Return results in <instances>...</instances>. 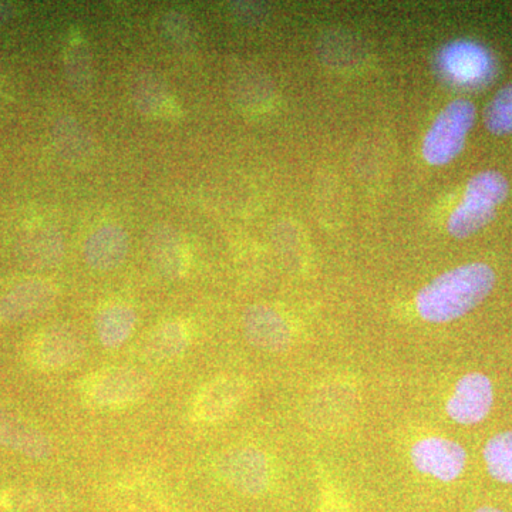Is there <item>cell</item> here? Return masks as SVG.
Listing matches in <instances>:
<instances>
[{
  "mask_svg": "<svg viewBox=\"0 0 512 512\" xmlns=\"http://www.w3.org/2000/svg\"><path fill=\"white\" fill-rule=\"evenodd\" d=\"M494 285L495 272L490 265L474 262L458 266L420 289L416 296L417 313L434 325L453 322L477 308Z\"/></svg>",
  "mask_w": 512,
  "mask_h": 512,
  "instance_id": "1",
  "label": "cell"
},
{
  "mask_svg": "<svg viewBox=\"0 0 512 512\" xmlns=\"http://www.w3.org/2000/svg\"><path fill=\"white\" fill-rule=\"evenodd\" d=\"M510 185L498 171H484L468 181L463 201L450 215L448 234L463 239L476 234L495 217V208L508 197Z\"/></svg>",
  "mask_w": 512,
  "mask_h": 512,
  "instance_id": "2",
  "label": "cell"
},
{
  "mask_svg": "<svg viewBox=\"0 0 512 512\" xmlns=\"http://www.w3.org/2000/svg\"><path fill=\"white\" fill-rule=\"evenodd\" d=\"M153 389V379L137 367H109L87 377L82 394L87 403L97 407H126L146 399Z\"/></svg>",
  "mask_w": 512,
  "mask_h": 512,
  "instance_id": "3",
  "label": "cell"
},
{
  "mask_svg": "<svg viewBox=\"0 0 512 512\" xmlns=\"http://www.w3.org/2000/svg\"><path fill=\"white\" fill-rule=\"evenodd\" d=\"M474 120L476 107L471 101H451L424 137V160L431 165L451 163L466 146L468 131L473 127Z\"/></svg>",
  "mask_w": 512,
  "mask_h": 512,
  "instance_id": "4",
  "label": "cell"
},
{
  "mask_svg": "<svg viewBox=\"0 0 512 512\" xmlns=\"http://www.w3.org/2000/svg\"><path fill=\"white\" fill-rule=\"evenodd\" d=\"M436 69L447 83L480 87L493 79L495 63L485 47L471 40H456L440 50Z\"/></svg>",
  "mask_w": 512,
  "mask_h": 512,
  "instance_id": "5",
  "label": "cell"
},
{
  "mask_svg": "<svg viewBox=\"0 0 512 512\" xmlns=\"http://www.w3.org/2000/svg\"><path fill=\"white\" fill-rule=\"evenodd\" d=\"M86 350L83 336L72 326L55 325L43 329L30 340L26 357L36 369L57 370L76 363Z\"/></svg>",
  "mask_w": 512,
  "mask_h": 512,
  "instance_id": "6",
  "label": "cell"
},
{
  "mask_svg": "<svg viewBox=\"0 0 512 512\" xmlns=\"http://www.w3.org/2000/svg\"><path fill=\"white\" fill-rule=\"evenodd\" d=\"M410 461L423 476L440 483H451L467 466V451L457 441L446 437H426L410 448Z\"/></svg>",
  "mask_w": 512,
  "mask_h": 512,
  "instance_id": "7",
  "label": "cell"
},
{
  "mask_svg": "<svg viewBox=\"0 0 512 512\" xmlns=\"http://www.w3.org/2000/svg\"><path fill=\"white\" fill-rule=\"evenodd\" d=\"M494 387L483 373H467L454 386L448 397L446 413L454 423L474 426L487 419L493 410Z\"/></svg>",
  "mask_w": 512,
  "mask_h": 512,
  "instance_id": "8",
  "label": "cell"
},
{
  "mask_svg": "<svg viewBox=\"0 0 512 512\" xmlns=\"http://www.w3.org/2000/svg\"><path fill=\"white\" fill-rule=\"evenodd\" d=\"M57 299L56 286L43 279H30L13 286L0 298V320L25 322L49 311Z\"/></svg>",
  "mask_w": 512,
  "mask_h": 512,
  "instance_id": "9",
  "label": "cell"
},
{
  "mask_svg": "<svg viewBox=\"0 0 512 512\" xmlns=\"http://www.w3.org/2000/svg\"><path fill=\"white\" fill-rule=\"evenodd\" d=\"M221 473L232 487L245 494H261L268 487V461L261 451L241 448L221 461Z\"/></svg>",
  "mask_w": 512,
  "mask_h": 512,
  "instance_id": "10",
  "label": "cell"
},
{
  "mask_svg": "<svg viewBox=\"0 0 512 512\" xmlns=\"http://www.w3.org/2000/svg\"><path fill=\"white\" fill-rule=\"evenodd\" d=\"M130 239L126 229L107 224L97 228L84 242V261L96 271H111L126 261Z\"/></svg>",
  "mask_w": 512,
  "mask_h": 512,
  "instance_id": "11",
  "label": "cell"
},
{
  "mask_svg": "<svg viewBox=\"0 0 512 512\" xmlns=\"http://www.w3.org/2000/svg\"><path fill=\"white\" fill-rule=\"evenodd\" d=\"M147 254L165 278L178 279L188 268L187 254L180 234L170 225L158 224L148 231Z\"/></svg>",
  "mask_w": 512,
  "mask_h": 512,
  "instance_id": "12",
  "label": "cell"
},
{
  "mask_svg": "<svg viewBox=\"0 0 512 512\" xmlns=\"http://www.w3.org/2000/svg\"><path fill=\"white\" fill-rule=\"evenodd\" d=\"M244 394L239 380L218 379L207 384L192 402L191 416L198 423H215L234 410Z\"/></svg>",
  "mask_w": 512,
  "mask_h": 512,
  "instance_id": "13",
  "label": "cell"
},
{
  "mask_svg": "<svg viewBox=\"0 0 512 512\" xmlns=\"http://www.w3.org/2000/svg\"><path fill=\"white\" fill-rule=\"evenodd\" d=\"M0 446L33 460H46L53 451L52 443L42 431L3 409H0Z\"/></svg>",
  "mask_w": 512,
  "mask_h": 512,
  "instance_id": "14",
  "label": "cell"
},
{
  "mask_svg": "<svg viewBox=\"0 0 512 512\" xmlns=\"http://www.w3.org/2000/svg\"><path fill=\"white\" fill-rule=\"evenodd\" d=\"M18 254L23 264L32 269L55 268L64 256L62 232L50 225L30 229L20 238Z\"/></svg>",
  "mask_w": 512,
  "mask_h": 512,
  "instance_id": "15",
  "label": "cell"
},
{
  "mask_svg": "<svg viewBox=\"0 0 512 512\" xmlns=\"http://www.w3.org/2000/svg\"><path fill=\"white\" fill-rule=\"evenodd\" d=\"M249 342L264 350H284L291 342L285 320L268 306H252L244 316Z\"/></svg>",
  "mask_w": 512,
  "mask_h": 512,
  "instance_id": "16",
  "label": "cell"
},
{
  "mask_svg": "<svg viewBox=\"0 0 512 512\" xmlns=\"http://www.w3.org/2000/svg\"><path fill=\"white\" fill-rule=\"evenodd\" d=\"M137 315L124 303H113L101 309L96 319V332L104 348L117 349L130 339L136 328Z\"/></svg>",
  "mask_w": 512,
  "mask_h": 512,
  "instance_id": "17",
  "label": "cell"
},
{
  "mask_svg": "<svg viewBox=\"0 0 512 512\" xmlns=\"http://www.w3.org/2000/svg\"><path fill=\"white\" fill-rule=\"evenodd\" d=\"M57 151L70 163H86L94 154L93 138L80 121L62 117L53 127Z\"/></svg>",
  "mask_w": 512,
  "mask_h": 512,
  "instance_id": "18",
  "label": "cell"
},
{
  "mask_svg": "<svg viewBox=\"0 0 512 512\" xmlns=\"http://www.w3.org/2000/svg\"><path fill=\"white\" fill-rule=\"evenodd\" d=\"M191 342L192 335L188 326L181 320H170L148 336L144 352L150 359L163 362L180 356L190 348Z\"/></svg>",
  "mask_w": 512,
  "mask_h": 512,
  "instance_id": "19",
  "label": "cell"
},
{
  "mask_svg": "<svg viewBox=\"0 0 512 512\" xmlns=\"http://www.w3.org/2000/svg\"><path fill=\"white\" fill-rule=\"evenodd\" d=\"M131 96L141 114L158 117L167 104V90L160 77L150 70H138L131 76Z\"/></svg>",
  "mask_w": 512,
  "mask_h": 512,
  "instance_id": "20",
  "label": "cell"
},
{
  "mask_svg": "<svg viewBox=\"0 0 512 512\" xmlns=\"http://www.w3.org/2000/svg\"><path fill=\"white\" fill-rule=\"evenodd\" d=\"M483 456L488 474L498 483L512 485V430L491 437Z\"/></svg>",
  "mask_w": 512,
  "mask_h": 512,
  "instance_id": "21",
  "label": "cell"
},
{
  "mask_svg": "<svg viewBox=\"0 0 512 512\" xmlns=\"http://www.w3.org/2000/svg\"><path fill=\"white\" fill-rule=\"evenodd\" d=\"M67 82L77 94H87L93 86L92 52L83 42H74L66 52Z\"/></svg>",
  "mask_w": 512,
  "mask_h": 512,
  "instance_id": "22",
  "label": "cell"
},
{
  "mask_svg": "<svg viewBox=\"0 0 512 512\" xmlns=\"http://www.w3.org/2000/svg\"><path fill=\"white\" fill-rule=\"evenodd\" d=\"M484 124L497 136L512 133V84L495 94L484 110Z\"/></svg>",
  "mask_w": 512,
  "mask_h": 512,
  "instance_id": "23",
  "label": "cell"
},
{
  "mask_svg": "<svg viewBox=\"0 0 512 512\" xmlns=\"http://www.w3.org/2000/svg\"><path fill=\"white\" fill-rule=\"evenodd\" d=\"M165 36L178 47H190L194 40V30L190 19L178 10H170L163 18Z\"/></svg>",
  "mask_w": 512,
  "mask_h": 512,
  "instance_id": "24",
  "label": "cell"
},
{
  "mask_svg": "<svg viewBox=\"0 0 512 512\" xmlns=\"http://www.w3.org/2000/svg\"><path fill=\"white\" fill-rule=\"evenodd\" d=\"M13 12H15V10H13L12 5L0 2V22H6V20L12 19Z\"/></svg>",
  "mask_w": 512,
  "mask_h": 512,
  "instance_id": "25",
  "label": "cell"
},
{
  "mask_svg": "<svg viewBox=\"0 0 512 512\" xmlns=\"http://www.w3.org/2000/svg\"><path fill=\"white\" fill-rule=\"evenodd\" d=\"M474 512H505V511L500 510V508L483 507V508H478V510H476Z\"/></svg>",
  "mask_w": 512,
  "mask_h": 512,
  "instance_id": "26",
  "label": "cell"
}]
</instances>
